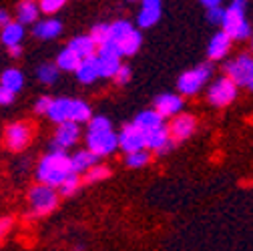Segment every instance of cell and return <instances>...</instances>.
Segmentation results:
<instances>
[{
	"instance_id": "cell-1",
	"label": "cell",
	"mask_w": 253,
	"mask_h": 251,
	"mask_svg": "<svg viewBox=\"0 0 253 251\" xmlns=\"http://www.w3.org/2000/svg\"><path fill=\"white\" fill-rule=\"evenodd\" d=\"M73 173H75L73 157H69L65 151H52V153L44 155L39 163V169H37L39 183L48 185V187H60L67 181V177H71Z\"/></svg>"
},
{
	"instance_id": "cell-2",
	"label": "cell",
	"mask_w": 253,
	"mask_h": 251,
	"mask_svg": "<svg viewBox=\"0 0 253 251\" xmlns=\"http://www.w3.org/2000/svg\"><path fill=\"white\" fill-rule=\"evenodd\" d=\"M245 6L247 0H231V4L227 6L223 30L233 41H245L251 37V26L245 20Z\"/></svg>"
},
{
	"instance_id": "cell-3",
	"label": "cell",
	"mask_w": 253,
	"mask_h": 251,
	"mask_svg": "<svg viewBox=\"0 0 253 251\" xmlns=\"http://www.w3.org/2000/svg\"><path fill=\"white\" fill-rule=\"evenodd\" d=\"M28 199H30V205H33V211L37 215H48L58 205V195L54 193V187H48L42 183L35 185L33 189L28 191Z\"/></svg>"
},
{
	"instance_id": "cell-4",
	"label": "cell",
	"mask_w": 253,
	"mask_h": 251,
	"mask_svg": "<svg viewBox=\"0 0 253 251\" xmlns=\"http://www.w3.org/2000/svg\"><path fill=\"white\" fill-rule=\"evenodd\" d=\"M211 65H199L191 71H185L179 79H177V88L179 92H183V95H195V92H199V88L209 81L211 77Z\"/></svg>"
},
{
	"instance_id": "cell-5",
	"label": "cell",
	"mask_w": 253,
	"mask_h": 251,
	"mask_svg": "<svg viewBox=\"0 0 253 251\" xmlns=\"http://www.w3.org/2000/svg\"><path fill=\"white\" fill-rule=\"evenodd\" d=\"M225 71H227V77L235 84H241V86H247L253 90V56H249V54L237 56L225 67Z\"/></svg>"
},
{
	"instance_id": "cell-6",
	"label": "cell",
	"mask_w": 253,
	"mask_h": 251,
	"mask_svg": "<svg viewBox=\"0 0 253 251\" xmlns=\"http://www.w3.org/2000/svg\"><path fill=\"white\" fill-rule=\"evenodd\" d=\"M207 97L213 107H227L237 97V84L229 77H221L209 86Z\"/></svg>"
},
{
	"instance_id": "cell-7",
	"label": "cell",
	"mask_w": 253,
	"mask_h": 251,
	"mask_svg": "<svg viewBox=\"0 0 253 251\" xmlns=\"http://www.w3.org/2000/svg\"><path fill=\"white\" fill-rule=\"evenodd\" d=\"M119 147H121L126 155L147 149V145H145V133L137 127L135 123L126 125V127H123V131L119 133Z\"/></svg>"
},
{
	"instance_id": "cell-8",
	"label": "cell",
	"mask_w": 253,
	"mask_h": 251,
	"mask_svg": "<svg viewBox=\"0 0 253 251\" xmlns=\"http://www.w3.org/2000/svg\"><path fill=\"white\" fill-rule=\"evenodd\" d=\"M86 145H88V151H92L94 155L105 157V155H111V153L119 147V135H115L113 131H105V133H88V137H86Z\"/></svg>"
},
{
	"instance_id": "cell-9",
	"label": "cell",
	"mask_w": 253,
	"mask_h": 251,
	"mask_svg": "<svg viewBox=\"0 0 253 251\" xmlns=\"http://www.w3.org/2000/svg\"><path fill=\"white\" fill-rule=\"evenodd\" d=\"M145 145L147 149L151 151H157V153H169L177 143L171 139V131L169 127H165V125H161V127L157 129H151L145 133Z\"/></svg>"
},
{
	"instance_id": "cell-10",
	"label": "cell",
	"mask_w": 253,
	"mask_h": 251,
	"mask_svg": "<svg viewBox=\"0 0 253 251\" xmlns=\"http://www.w3.org/2000/svg\"><path fill=\"white\" fill-rule=\"evenodd\" d=\"M79 123H73V121H67L58 125L56 129V135H54V141H52V151H65L69 147H73L77 141H79Z\"/></svg>"
},
{
	"instance_id": "cell-11",
	"label": "cell",
	"mask_w": 253,
	"mask_h": 251,
	"mask_svg": "<svg viewBox=\"0 0 253 251\" xmlns=\"http://www.w3.org/2000/svg\"><path fill=\"white\" fill-rule=\"evenodd\" d=\"M33 139V129L26 123H12L6 129V145L10 151H22Z\"/></svg>"
},
{
	"instance_id": "cell-12",
	"label": "cell",
	"mask_w": 253,
	"mask_h": 251,
	"mask_svg": "<svg viewBox=\"0 0 253 251\" xmlns=\"http://www.w3.org/2000/svg\"><path fill=\"white\" fill-rule=\"evenodd\" d=\"M197 127V121L193 115H177L173 119V123L169 125V131H171V139L175 143H181L185 139H189L195 133Z\"/></svg>"
},
{
	"instance_id": "cell-13",
	"label": "cell",
	"mask_w": 253,
	"mask_h": 251,
	"mask_svg": "<svg viewBox=\"0 0 253 251\" xmlns=\"http://www.w3.org/2000/svg\"><path fill=\"white\" fill-rule=\"evenodd\" d=\"M183 109V99L179 95H173V92H163L155 99V111L161 113L163 117H173L179 115Z\"/></svg>"
},
{
	"instance_id": "cell-14",
	"label": "cell",
	"mask_w": 253,
	"mask_h": 251,
	"mask_svg": "<svg viewBox=\"0 0 253 251\" xmlns=\"http://www.w3.org/2000/svg\"><path fill=\"white\" fill-rule=\"evenodd\" d=\"M231 42H233V39L225 33V30H221V33L213 35V39L209 41V46H207V56H209L211 60L225 58V54H227L229 48H231Z\"/></svg>"
},
{
	"instance_id": "cell-15",
	"label": "cell",
	"mask_w": 253,
	"mask_h": 251,
	"mask_svg": "<svg viewBox=\"0 0 253 251\" xmlns=\"http://www.w3.org/2000/svg\"><path fill=\"white\" fill-rule=\"evenodd\" d=\"M101 77V62H99V56H88L81 62V67L77 71V79L84 84H90Z\"/></svg>"
},
{
	"instance_id": "cell-16",
	"label": "cell",
	"mask_w": 253,
	"mask_h": 251,
	"mask_svg": "<svg viewBox=\"0 0 253 251\" xmlns=\"http://www.w3.org/2000/svg\"><path fill=\"white\" fill-rule=\"evenodd\" d=\"M73 101L75 99H52V105H50V111H48V119L62 125L71 121V115H73Z\"/></svg>"
},
{
	"instance_id": "cell-17",
	"label": "cell",
	"mask_w": 253,
	"mask_h": 251,
	"mask_svg": "<svg viewBox=\"0 0 253 251\" xmlns=\"http://www.w3.org/2000/svg\"><path fill=\"white\" fill-rule=\"evenodd\" d=\"M97 46H99V44L94 42V39H92L90 35L77 37V39H73V41H71V44H69V48H71V50H75L83 60H84V58H88V56H97V54H94Z\"/></svg>"
},
{
	"instance_id": "cell-18",
	"label": "cell",
	"mask_w": 253,
	"mask_h": 251,
	"mask_svg": "<svg viewBox=\"0 0 253 251\" xmlns=\"http://www.w3.org/2000/svg\"><path fill=\"white\" fill-rule=\"evenodd\" d=\"M135 125L143 131H151V129H157V127H161L163 125V115L161 113H157L155 109H149V111H141L135 119Z\"/></svg>"
},
{
	"instance_id": "cell-19",
	"label": "cell",
	"mask_w": 253,
	"mask_h": 251,
	"mask_svg": "<svg viewBox=\"0 0 253 251\" xmlns=\"http://www.w3.org/2000/svg\"><path fill=\"white\" fill-rule=\"evenodd\" d=\"M62 30V24L54 18H46L42 22H37L35 24V37L42 39V41H50V39H56Z\"/></svg>"
},
{
	"instance_id": "cell-20",
	"label": "cell",
	"mask_w": 253,
	"mask_h": 251,
	"mask_svg": "<svg viewBox=\"0 0 253 251\" xmlns=\"http://www.w3.org/2000/svg\"><path fill=\"white\" fill-rule=\"evenodd\" d=\"M81 62H83V58L75 50H71L69 46L65 50H60L58 56H56V67L60 71H73V73H77L79 67H81Z\"/></svg>"
},
{
	"instance_id": "cell-21",
	"label": "cell",
	"mask_w": 253,
	"mask_h": 251,
	"mask_svg": "<svg viewBox=\"0 0 253 251\" xmlns=\"http://www.w3.org/2000/svg\"><path fill=\"white\" fill-rule=\"evenodd\" d=\"M39 10H41V4H37L35 0H22V2L18 4V8H16L18 22H20V24H30V22H37Z\"/></svg>"
},
{
	"instance_id": "cell-22",
	"label": "cell",
	"mask_w": 253,
	"mask_h": 251,
	"mask_svg": "<svg viewBox=\"0 0 253 251\" xmlns=\"http://www.w3.org/2000/svg\"><path fill=\"white\" fill-rule=\"evenodd\" d=\"M99 161V155H94L92 151H79L73 157V169L75 173H86L88 169H92Z\"/></svg>"
},
{
	"instance_id": "cell-23",
	"label": "cell",
	"mask_w": 253,
	"mask_h": 251,
	"mask_svg": "<svg viewBox=\"0 0 253 251\" xmlns=\"http://www.w3.org/2000/svg\"><path fill=\"white\" fill-rule=\"evenodd\" d=\"M24 39V24L20 22H10L8 26L2 28V44L4 46H16Z\"/></svg>"
},
{
	"instance_id": "cell-24",
	"label": "cell",
	"mask_w": 253,
	"mask_h": 251,
	"mask_svg": "<svg viewBox=\"0 0 253 251\" xmlns=\"http://www.w3.org/2000/svg\"><path fill=\"white\" fill-rule=\"evenodd\" d=\"M0 88H6V90H12L14 95L22 88V84H24V77H22V73L18 71V69H6L4 73H2V77H0Z\"/></svg>"
},
{
	"instance_id": "cell-25",
	"label": "cell",
	"mask_w": 253,
	"mask_h": 251,
	"mask_svg": "<svg viewBox=\"0 0 253 251\" xmlns=\"http://www.w3.org/2000/svg\"><path fill=\"white\" fill-rule=\"evenodd\" d=\"M99 62H101V77L103 79H115L117 73L121 71V56H105L99 54Z\"/></svg>"
},
{
	"instance_id": "cell-26",
	"label": "cell",
	"mask_w": 253,
	"mask_h": 251,
	"mask_svg": "<svg viewBox=\"0 0 253 251\" xmlns=\"http://www.w3.org/2000/svg\"><path fill=\"white\" fill-rule=\"evenodd\" d=\"M119 44H121V52H123L125 56L135 54V52L141 48V33H139V30H133V33L126 37V39H123Z\"/></svg>"
},
{
	"instance_id": "cell-27",
	"label": "cell",
	"mask_w": 253,
	"mask_h": 251,
	"mask_svg": "<svg viewBox=\"0 0 253 251\" xmlns=\"http://www.w3.org/2000/svg\"><path fill=\"white\" fill-rule=\"evenodd\" d=\"M90 119H92V113H90L88 105L75 99V101H73V115H71V121H73V123H90Z\"/></svg>"
},
{
	"instance_id": "cell-28",
	"label": "cell",
	"mask_w": 253,
	"mask_h": 251,
	"mask_svg": "<svg viewBox=\"0 0 253 251\" xmlns=\"http://www.w3.org/2000/svg\"><path fill=\"white\" fill-rule=\"evenodd\" d=\"M133 30H135V28L131 26V22H126V20H117V22L111 24V39L117 41V42H121L123 39L129 37Z\"/></svg>"
},
{
	"instance_id": "cell-29",
	"label": "cell",
	"mask_w": 253,
	"mask_h": 251,
	"mask_svg": "<svg viewBox=\"0 0 253 251\" xmlns=\"http://www.w3.org/2000/svg\"><path fill=\"white\" fill-rule=\"evenodd\" d=\"M161 18V8H141L139 12V26L149 28Z\"/></svg>"
},
{
	"instance_id": "cell-30",
	"label": "cell",
	"mask_w": 253,
	"mask_h": 251,
	"mask_svg": "<svg viewBox=\"0 0 253 251\" xmlns=\"http://www.w3.org/2000/svg\"><path fill=\"white\" fill-rule=\"evenodd\" d=\"M109 175H111V169H109V167H105V165H94L92 169H88V171L84 173V181H86V183H99V181L107 179Z\"/></svg>"
},
{
	"instance_id": "cell-31",
	"label": "cell",
	"mask_w": 253,
	"mask_h": 251,
	"mask_svg": "<svg viewBox=\"0 0 253 251\" xmlns=\"http://www.w3.org/2000/svg\"><path fill=\"white\" fill-rule=\"evenodd\" d=\"M90 37L99 46H103L107 41H111V26L109 24H94L90 30Z\"/></svg>"
},
{
	"instance_id": "cell-32",
	"label": "cell",
	"mask_w": 253,
	"mask_h": 251,
	"mask_svg": "<svg viewBox=\"0 0 253 251\" xmlns=\"http://www.w3.org/2000/svg\"><path fill=\"white\" fill-rule=\"evenodd\" d=\"M58 79V67L56 65H42L39 69V81L44 84H52Z\"/></svg>"
},
{
	"instance_id": "cell-33",
	"label": "cell",
	"mask_w": 253,
	"mask_h": 251,
	"mask_svg": "<svg viewBox=\"0 0 253 251\" xmlns=\"http://www.w3.org/2000/svg\"><path fill=\"white\" fill-rule=\"evenodd\" d=\"M105 131H113V125L107 117H92L88 123V133H105Z\"/></svg>"
},
{
	"instance_id": "cell-34",
	"label": "cell",
	"mask_w": 253,
	"mask_h": 251,
	"mask_svg": "<svg viewBox=\"0 0 253 251\" xmlns=\"http://www.w3.org/2000/svg\"><path fill=\"white\" fill-rule=\"evenodd\" d=\"M126 165L133 167V169H139V167H145L149 163V151H137V153H131V155H126Z\"/></svg>"
},
{
	"instance_id": "cell-35",
	"label": "cell",
	"mask_w": 253,
	"mask_h": 251,
	"mask_svg": "<svg viewBox=\"0 0 253 251\" xmlns=\"http://www.w3.org/2000/svg\"><path fill=\"white\" fill-rule=\"evenodd\" d=\"M79 185H81V181H79V173H73L71 177H67V181H65V183H62V185L58 187V189H60V195L71 197L73 193H77Z\"/></svg>"
},
{
	"instance_id": "cell-36",
	"label": "cell",
	"mask_w": 253,
	"mask_h": 251,
	"mask_svg": "<svg viewBox=\"0 0 253 251\" xmlns=\"http://www.w3.org/2000/svg\"><path fill=\"white\" fill-rule=\"evenodd\" d=\"M99 54H105V56H123L121 44L111 39V41H107L103 46H99Z\"/></svg>"
},
{
	"instance_id": "cell-37",
	"label": "cell",
	"mask_w": 253,
	"mask_h": 251,
	"mask_svg": "<svg viewBox=\"0 0 253 251\" xmlns=\"http://www.w3.org/2000/svg\"><path fill=\"white\" fill-rule=\"evenodd\" d=\"M225 14H227V8H221V6H217V8H211V10H207V20L211 22V24H221L223 26V22H225Z\"/></svg>"
},
{
	"instance_id": "cell-38",
	"label": "cell",
	"mask_w": 253,
	"mask_h": 251,
	"mask_svg": "<svg viewBox=\"0 0 253 251\" xmlns=\"http://www.w3.org/2000/svg\"><path fill=\"white\" fill-rule=\"evenodd\" d=\"M67 4V0H41V10L44 14H54Z\"/></svg>"
},
{
	"instance_id": "cell-39",
	"label": "cell",
	"mask_w": 253,
	"mask_h": 251,
	"mask_svg": "<svg viewBox=\"0 0 253 251\" xmlns=\"http://www.w3.org/2000/svg\"><path fill=\"white\" fill-rule=\"evenodd\" d=\"M50 105H52V99L50 97H41L39 101H37V105H35V111L39 113V115H48V111H50Z\"/></svg>"
},
{
	"instance_id": "cell-40",
	"label": "cell",
	"mask_w": 253,
	"mask_h": 251,
	"mask_svg": "<svg viewBox=\"0 0 253 251\" xmlns=\"http://www.w3.org/2000/svg\"><path fill=\"white\" fill-rule=\"evenodd\" d=\"M115 81H117V84H126V83H129L131 81V67H121V71L117 73V77H115Z\"/></svg>"
},
{
	"instance_id": "cell-41",
	"label": "cell",
	"mask_w": 253,
	"mask_h": 251,
	"mask_svg": "<svg viewBox=\"0 0 253 251\" xmlns=\"http://www.w3.org/2000/svg\"><path fill=\"white\" fill-rule=\"evenodd\" d=\"M14 92L12 90H6V88H0V101H2V105H10L14 101Z\"/></svg>"
},
{
	"instance_id": "cell-42",
	"label": "cell",
	"mask_w": 253,
	"mask_h": 251,
	"mask_svg": "<svg viewBox=\"0 0 253 251\" xmlns=\"http://www.w3.org/2000/svg\"><path fill=\"white\" fill-rule=\"evenodd\" d=\"M10 225H12V217L4 215V217H2V221H0V233L6 235V233L10 231Z\"/></svg>"
},
{
	"instance_id": "cell-43",
	"label": "cell",
	"mask_w": 253,
	"mask_h": 251,
	"mask_svg": "<svg viewBox=\"0 0 253 251\" xmlns=\"http://www.w3.org/2000/svg\"><path fill=\"white\" fill-rule=\"evenodd\" d=\"M143 8H161V0H143Z\"/></svg>"
},
{
	"instance_id": "cell-44",
	"label": "cell",
	"mask_w": 253,
	"mask_h": 251,
	"mask_svg": "<svg viewBox=\"0 0 253 251\" xmlns=\"http://www.w3.org/2000/svg\"><path fill=\"white\" fill-rule=\"evenodd\" d=\"M201 4H203V6H207V10H211V8L221 6V0H201Z\"/></svg>"
},
{
	"instance_id": "cell-45",
	"label": "cell",
	"mask_w": 253,
	"mask_h": 251,
	"mask_svg": "<svg viewBox=\"0 0 253 251\" xmlns=\"http://www.w3.org/2000/svg\"><path fill=\"white\" fill-rule=\"evenodd\" d=\"M0 24H2V28L10 24V20H8V12H6V10H2V12H0Z\"/></svg>"
},
{
	"instance_id": "cell-46",
	"label": "cell",
	"mask_w": 253,
	"mask_h": 251,
	"mask_svg": "<svg viewBox=\"0 0 253 251\" xmlns=\"http://www.w3.org/2000/svg\"><path fill=\"white\" fill-rule=\"evenodd\" d=\"M8 52H10L12 56H20L22 48H20V44H16V46H10V48H8Z\"/></svg>"
},
{
	"instance_id": "cell-47",
	"label": "cell",
	"mask_w": 253,
	"mask_h": 251,
	"mask_svg": "<svg viewBox=\"0 0 253 251\" xmlns=\"http://www.w3.org/2000/svg\"><path fill=\"white\" fill-rule=\"evenodd\" d=\"M75 251H84V249H83V247H81V245H79V247H77V249H75Z\"/></svg>"
},
{
	"instance_id": "cell-48",
	"label": "cell",
	"mask_w": 253,
	"mask_h": 251,
	"mask_svg": "<svg viewBox=\"0 0 253 251\" xmlns=\"http://www.w3.org/2000/svg\"><path fill=\"white\" fill-rule=\"evenodd\" d=\"M129 2H137V0H129Z\"/></svg>"
}]
</instances>
